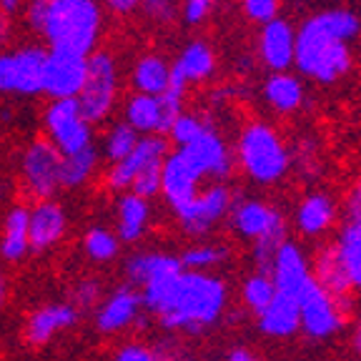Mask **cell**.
<instances>
[{"label": "cell", "mask_w": 361, "mask_h": 361, "mask_svg": "<svg viewBox=\"0 0 361 361\" xmlns=\"http://www.w3.org/2000/svg\"><path fill=\"white\" fill-rule=\"evenodd\" d=\"M8 301H11V281H8V274L0 269V311L6 309Z\"/></svg>", "instance_id": "48"}, {"label": "cell", "mask_w": 361, "mask_h": 361, "mask_svg": "<svg viewBox=\"0 0 361 361\" xmlns=\"http://www.w3.org/2000/svg\"><path fill=\"white\" fill-rule=\"evenodd\" d=\"M354 311L356 301H338L314 283L299 299L301 331L311 341H326V338L336 336L346 326V322L354 316Z\"/></svg>", "instance_id": "9"}, {"label": "cell", "mask_w": 361, "mask_h": 361, "mask_svg": "<svg viewBox=\"0 0 361 361\" xmlns=\"http://www.w3.org/2000/svg\"><path fill=\"white\" fill-rule=\"evenodd\" d=\"M171 71L178 73L188 85L206 83L216 71V53L206 40H191L180 48L178 58L171 63Z\"/></svg>", "instance_id": "29"}, {"label": "cell", "mask_w": 361, "mask_h": 361, "mask_svg": "<svg viewBox=\"0 0 361 361\" xmlns=\"http://www.w3.org/2000/svg\"><path fill=\"white\" fill-rule=\"evenodd\" d=\"M169 153H171V143L166 135H141L135 148L123 161L108 166L106 176H103V183L116 196L130 191V183L135 180V176L143 173L148 166L164 164Z\"/></svg>", "instance_id": "13"}, {"label": "cell", "mask_w": 361, "mask_h": 361, "mask_svg": "<svg viewBox=\"0 0 361 361\" xmlns=\"http://www.w3.org/2000/svg\"><path fill=\"white\" fill-rule=\"evenodd\" d=\"M113 219H116V236L121 243H138L146 238L148 228H151L153 209L151 201L135 196V193L126 191L116 196V209H113Z\"/></svg>", "instance_id": "23"}, {"label": "cell", "mask_w": 361, "mask_h": 361, "mask_svg": "<svg viewBox=\"0 0 361 361\" xmlns=\"http://www.w3.org/2000/svg\"><path fill=\"white\" fill-rule=\"evenodd\" d=\"M201 173L193 169L191 161L173 148L161 166V198L169 203L171 211H178L201 191Z\"/></svg>", "instance_id": "18"}, {"label": "cell", "mask_w": 361, "mask_h": 361, "mask_svg": "<svg viewBox=\"0 0 361 361\" xmlns=\"http://www.w3.org/2000/svg\"><path fill=\"white\" fill-rule=\"evenodd\" d=\"M101 33L103 8L98 0H51L38 35L48 53L88 61L98 51Z\"/></svg>", "instance_id": "3"}, {"label": "cell", "mask_w": 361, "mask_h": 361, "mask_svg": "<svg viewBox=\"0 0 361 361\" xmlns=\"http://www.w3.org/2000/svg\"><path fill=\"white\" fill-rule=\"evenodd\" d=\"M85 80V61L48 53L43 66L40 93L48 101H75Z\"/></svg>", "instance_id": "20"}, {"label": "cell", "mask_w": 361, "mask_h": 361, "mask_svg": "<svg viewBox=\"0 0 361 361\" xmlns=\"http://www.w3.org/2000/svg\"><path fill=\"white\" fill-rule=\"evenodd\" d=\"M138 138H141V135L135 133L128 123L116 121V123H111V128L106 130V135H103V148H101L103 158H106L108 164H118V161H123V158L133 151Z\"/></svg>", "instance_id": "35"}, {"label": "cell", "mask_w": 361, "mask_h": 361, "mask_svg": "<svg viewBox=\"0 0 361 361\" xmlns=\"http://www.w3.org/2000/svg\"><path fill=\"white\" fill-rule=\"evenodd\" d=\"M43 45H18L11 51H0V96H40L45 66Z\"/></svg>", "instance_id": "8"}, {"label": "cell", "mask_w": 361, "mask_h": 361, "mask_svg": "<svg viewBox=\"0 0 361 361\" xmlns=\"http://www.w3.org/2000/svg\"><path fill=\"white\" fill-rule=\"evenodd\" d=\"M361 18L351 8H326L309 16L296 28L293 68L301 80L334 85L354 71V40Z\"/></svg>", "instance_id": "2"}, {"label": "cell", "mask_w": 361, "mask_h": 361, "mask_svg": "<svg viewBox=\"0 0 361 361\" xmlns=\"http://www.w3.org/2000/svg\"><path fill=\"white\" fill-rule=\"evenodd\" d=\"M80 322V311L71 301H48L40 304L25 316L23 324V341L30 349H45L56 341V336L75 329Z\"/></svg>", "instance_id": "14"}, {"label": "cell", "mask_w": 361, "mask_h": 361, "mask_svg": "<svg viewBox=\"0 0 361 361\" xmlns=\"http://www.w3.org/2000/svg\"><path fill=\"white\" fill-rule=\"evenodd\" d=\"M264 101L271 111H276L279 116H291L296 113L306 101V85L296 73L286 71V73H269V78L261 85Z\"/></svg>", "instance_id": "27"}, {"label": "cell", "mask_w": 361, "mask_h": 361, "mask_svg": "<svg viewBox=\"0 0 361 361\" xmlns=\"http://www.w3.org/2000/svg\"><path fill=\"white\" fill-rule=\"evenodd\" d=\"M63 153L48 138H35L23 148L20 180L33 201H51L61 191Z\"/></svg>", "instance_id": "7"}, {"label": "cell", "mask_w": 361, "mask_h": 361, "mask_svg": "<svg viewBox=\"0 0 361 361\" xmlns=\"http://www.w3.org/2000/svg\"><path fill=\"white\" fill-rule=\"evenodd\" d=\"M178 271H183V266H180L178 256L169 254V251H135L123 264L126 283L135 288H143L156 279L173 276Z\"/></svg>", "instance_id": "25"}, {"label": "cell", "mask_w": 361, "mask_h": 361, "mask_svg": "<svg viewBox=\"0 0 361 361\" xmlns=\"http://www.w3.org/2000/svg\"><path fill=\"white\" fill-rule=\"evenodd\" d=\"M233 201H236V196H233L228 183H209L186 206L173 211L176 224L186 236L206 238L228 219Z\"/></svg>", "instance_id": "6"}, {"label": "cell", "mask_w": 361, "mask_h": 361, "mask_svg": "<svg viewBox=\"0 0 361 361\" xmlns=\"http://www.w3.org/2000/svg\"><path fill=\"white\" fill-rule=\"evenodd\" d=\"M269 276L274 281L276 293L291 296L299 301L311 286H314V276H311V264L306 251L296 241H283L279 246L274 264L269 269Z\"/></svg>", "instance_id": "16"}, {"label": "cell", "mask_w": 361, "mask_h": 361, "mask_svg": "<svg viewBox=\"0 0 361 361\" xmlns=\"http://www.w3.org/2000/svg\"><path fill=\"white\" fill-rule=\"evenodd\" d=\"M151 346H153V351H156L158 361H196L191 346L180 336H176V334L161 338V341H156V344H151Z\"/></svg>", "instance_id": "39"}, {"label": "cell", "mask_w": 361, "mask_h": 361, "mask_svg": "<svg viewBox=\"0 0 361 361\" xmlns=\"http://www.w3.org/2000/svg\"><path fill=\"white\" fill-rule=\"evenodd\" d=\"M51 6V0H25V23L30 25V30L40 33V25H43V18H45V11Z\"/></svg>", "instance_id": "45"}, {"label": "cell", "mask_w": 361, "mask_h": 361, "mask_svg": "<svg viewBox=\"0 0 361 361\" xmlns=\"http://www.w3.org/2000/svg\"><path fill=\"white\" fill-rule=\"evenodd\" d=\"M241 11L256 25H266L279 18V0H241Z\"/></svg>", "instance_id": "41"}, {"label": "cell", "mask_w": 361, "mask_h": 361, "mask_svg": "<svg viewBox=\"0 0 361 361\" xmlns=\"http://www.w3.org/2000/svg\"><path fill=\"white\" fill-rule=\"evenodd\" d=\"M141 291L143 311L158 326L176 336H201L214 329L228 311V283L219 274L178 271L173 276L156 279Z\"/></svg>", "instance_id": "1"}, {"label": "cell", "mask_w": 361, "mask_h": 361, "mask_svg": "<svg viewBox=\"0 0 361 361\" xmlns=\"http://www.w3.org/2000/svg\"><path fill=\"white\" fill-rule=\"evenodd\" d=\"M356 351H359V361H361V338H356Z\"/></svg>", "instance_id": "52"}, {"label": "cell", "mask_w": 361, "mask_h": 361, "mask_svg": "<svg viewBox=\"0 0 361 361\" xmlns=\"http://www.w3.org/2000/svg\"><path fill=\"white\" fill-rule=\"evenodd\" d=\"M143 301L141 291L130 283H118L103 293L101 304L93 311V326L103 336H118L141 324Z\"/></svg>", "instance_id": "12"}, {"label": "cell", "mask_w": 361, "mask_h": 361, "mask_svg": "<svg viewBox=\"0 0 361 361\" xmlns=\"http://www.w3.org/2000/svg\"><path fill=\"white\" fill-rule=\"evenodd\" d=\"M30 254L28 238V206L18 203L3 219V231H0V259L6 264H20Z\"/></svg>", "instance_id": "28"}, {"label": "cell", "mask_w": 361, "mask_h": 361, "mask_svg": "<svg viewBox=\"0 0 361 361\" xmlns=\"http://www.w3.org/2000/svg\"><path fill=\"white\" fill-rule=\"evenodd\" d=\"M45 138L63 153H78L93 146V126L80 116L75 101H48L43 108Z\"/></svg>", "instance_id": "10"}, {"label": "cell", "mask_w": 361, "mask_h": 361, "mask_svg": "<svg viewBox=\"0 0 361 361\" xmlns=\"http://www.w3.org/2000/svg\"><path fill=\"white\" fill-rule=\"evenodd\" d=\"M101 8L111 11L113 16H130L141 8V0H98Z\"/></svg>", "instance_id": "46"}, {"label": "cell", "mask_w": 361, "mask_h": 361, "mask_svg": "<svg viewBox=\"0 0 361 361\" xmlns=\"http://www.w3.org/2000/svg\"><path fill=\"white\" fill-rule=\"evenodd\" d=\"M336 254L344 266V274L351 283V291L361 293V224L344 221V226L336 231L334 238Z\"/></svg>", "instance_id": "31"}, {"label": "cell", "mask_w": 361, "mask_h": 361, "mask_svg": "<svg viewBox=\"0 0 361 361\" xmlns=\"http://www.w3.org/2000/svg\"><path fill=\"white\" fill-rule=\"evenodd\" d=\"M206 128H211V123L203 118L201 113L183 111V113H178V116H176V121L171 123L166 138H169L171 146L186 148V146H191L193 141H198V138H201V133Z\"/></svg>", "instance_id": "37"}, {"label": "cell", "mask_w": 361, "mask_h": 361, "mask_svg": "<svg viewBox=\"0 0 361 361\" xmlns=\"http://www.w3.org/2000/svg\"><path fill=\"white\" fill-rule=\"evenodd\" d=\"M356 338H361V311H359V316H356Z\"/></svg>", "instance_id": "51"}, {"label": "cell", "mask_w": 361, "mask_h": 361, "mask_svg": "<svg viewBox=\"0 0 361 361\" xmlns=\"http://www.w3.org/2000/svg\"><path fill=\"white\" fill-rule=\"evenodd\" d=\"M344 211H346V221H356L361 224V176L349 186L344 196Z\"/></svg>", "instance_id": "44"}, {"label": "cell", "mask_w": 361, "mask_h": 361, "mask_svg": "<svg viewBox=\"0 0 361 361\" xmlns=\"http://www.w3.org/2000/svg\"><path fill=\"white\" fill-rule=\"evenodd\" d=\"M224 361H264V359L254 349H248V346H236V349H231L224 356Z\"/></svg>", "instance_id": "47"}, {"label": "cell", "mask_w": 361, "mask_h": 361, "mask_svg": "<svg viewBox=\"0 0 361 361\" xmlns=\"http://www.w3.org/2000/svg\"><path fill=\"white\" fill-rule=\"evenodd\" d=\"M68 236V211L56 198L33 201L28 206V238L30 254H48L61 246Z\"/></svg>", "instance_id": "17"}, {"label": "cell", "mask_w": 361, "mask_h": 361, "mask_svg": "<svg viewBox=\"0 0 361 361\" xmlns=\"http://www.w3.org/2000/svg\"><path fill=\"white\" fill-rule=\"evenodd\" d=\"M138 11H143V16L156 25H169L178 18L180 8L178 0H141Z\"/></svg>", "instance_id": "40"}, {"label": "cell", "mask_w": 361, "mask_h": 361, "mask_svg": "<svg viewBox=\"0 0 361 361\" xmlns=\"http://www.w3.org/2000/svg\"><path fill=\"white\" fill-rule=\"evenodd\" d=\"M256 51H259V61L269 68L271 73H286L293 68L296 28L286 18H274L271 23L259 28Z\"/></svg>", "instance_id": "19"}, {"label": "cell", "mask_w": 361, "mask_h": 361, "mask_svg": "<svg viewBox=\"0 0 361 361\" xmlns=\"http://www.w3.org/2000/svg\"><path fill=\"white\" fill-rule=\"evenodd\" d=\"M171 83V63L161 53H143L130 68L133 93L143 96H164Z\"/></svg>", "instance_id": "30"}, {"label": "cell", "mask_w": 361, "mask_h": 361, "mask_svg": "<svg viewBox=\"0 0 361 361\" xmlns=\"http://www.w3.org/2000/svg\"><path fill=\"white\" fill-rule=\"evenodd\" d=\"M83 254L88 256L90 264H111V261L118 259L121 254V241L116 236L113 228H106V226H93L83 233Z\"/></svg>", "instance_id": "34"}, {"label": "cell", "mask_w": 361, "mask_h": 361, "mask_svg": "<svg viewBox=\"0 0 361 361\" xmlns=\"http://www.w3.org/2000/svg\"><path fill=\"white\" fill-rule=\"evenodd\" d=\"M256 326L269 338H291L301 331L299 301L276 293L261 314H256Z\"/></svg>", "instance_id": "26"}, {"label": "cell", "mask_w": 361, "mask_h": 361, "mask_svg": "<svg viewBox=\"0 0 361 361\" xmlns=\"http://www.w3.org/2000/svg\"><path fill=\"white\" fill-rule=\"evenodd\" d=\"M233 164L256 186H276L291 171V151L271 123L248 121L238 130Z\"/></svg>", "instance_id": "4"}, {"label": "cell", "mask_w": 361, "mask_h": 361, "mask_svg": "<svg viewBox=\"0 0 361 361\" xmlns=\"http://www.w3.org/2000/svg\"><path fill=\"white\" fill-rule=\"evenodd\" d=\"M338 219V206L331 193L326 191H311L301 196L293 211V226L296 231L306 238H322L334 228Z\"/></svg>", "instance_id": "21"}, {"label": "cell", "mask_w": 361, "mask_h": 361, "mask_svg": "<svg viewBox=\"0 0 361 361\" xmlns=\"http://www.w3.org/2000/svg\"><path fill=\"white\" fill-rule=\"evenodd\" d=\"M233 231L246 241H261V238H288L286 219L274 203L264 198L243 196L236 198L228 214Z\"/></svg>", "instance_id": "11"}, {"label": "cell", "mask_w": 361, "mask_h": 361, "mask_svg": "<svg viewBox=\"0 0 361 361\" xmlns=\"http://www.w3.org/2000/svg\"><path fill=\"white\" fill-rule=\"evenodd\" d=\"M309 264L316 286L324 288L329 296H334L338 301H356V293L351 291V283L344 274V266H341V259H338L334 241L322 243V246L316 248L314 256L309 259Z\"/></svg>", "instance_id": "22"}, {"label": "cell", "mask_w": 361, "mask_h": 361, "mask_svg": "<svg viewBox=\"0 0 361 361\" xmlns=\"http://www.w3.org/2000/svg\"><path fill=\"white\" fill-rule=\"evenodd\" d=\"M111 361H158L156 351L146 341H123L116 346L111 354Z\"/></svg>", "instance_id": "42"}, {"label": "cell", "mask_w": 361, "mask_h": 361, "mask_svg": "<svg viewBox=\"0 0 361 361\" xmlns=\"http://www.w3.org/2000/svg\"><path fill=\"white\" fill-rule=\"evenodd\" d=\"M118 63L111 51L98 48L93 56L85 61V80L80 88L78 111L90 126L106 123L118 106Z\"/></svg>", "instance_id": "5"}, {"label": "cell", "mask_w": 361, "mask_h": 361, "mask_svg": "<svg viewBox=\"0 0 361 361\" xmlns=\"http://www.w3.org/2000/svg\"><path fill=\"white\" fill-rule=\"evenodd\" d=\"M178 8H180V18H183L186 25H201L214 13L216 0H183Z\"/></svg>", "instance_id": "43"}, {"label": "cell", "mask_w": 361, "mask_h": 361, "mask_svg": "<svg viewBox=\"0 0 361 361\" xmlns=\"http://www.w3.org/2000/svg\"><path fill=\"white\" fill-rule=\"evenodd\" d=\"M274 296H276V288H274V281H271L269 274H259V271H254L248 279H243L241 304L246 306L254 316L261 314V311L271 304Z\"/></svg>", "instance_id": "36"}, {"label": "cell", "mask_w": 361, "mask_h": 361, "mask_svg": "<svg viewBox=\"0 0 361 361\" xmlns=\"http://www.w3.org/2000/svg\"><path fill=\"white\" fill-rule=\"evenodd\" d=\"M23 6H25V0H0V13H6V16L11 18L13 13H18Z\"/></svg>", "instance_id": "49"}, {"label": "cell", "mask_w": 361, "mask_h": 361, "mask_svg": "<svg viewBox=\"0 0 361 361\" xmlns=\"http://www.w3.org/2000/svg\"><path fill=\"white\" fill-rule=\"evenodd\" d=\"M178 151L191 161L193 169L201 173V178H209L211 183H226L236 171L231 146L226 143V138L214 126L203 130L198 141H193L186 148H178Z\"/></svg>", "instance_id": "15"}, {"label": "cell", "mask_w": 361, "mask_h": 361, "mask_svg": "<svg viewBox=\"0 0 361 361\" xmlns=\"http://www.w3.org/2000/svg\"><path fill=\"white\" fill-rule=\"evenodd\" d=\"M11 38V18L6 13H0V45Z\"/></svg>", "instance_id": "50"}, {"label": "cell", "mask_w": 361, "mask_h": 361, "mask_svg": "<svg viewBox=\"0 0 361 361\" xmlns=\"http://www.w3.org/2000/svg\"><path fill=\"white\" fill-rule=\"evenodd\" d=\"M123 123H128L138 135H166L171 118L166 116L161 96H143L130 93L123 103Z\"/></svg>", "instance_id": "24"}, {"label": "cell", "mask_w": 361, "mask_h": 361, "mask_svg": "<svg viewBox=\"0 0 361 361\" xmlns=\"http://www.w3.org/2000/svg\"><path fill=\"white\" fill-rule=\"evenodd\" d=\"M103 293H106L103 291V283L98 281L96 276H83L73 283L71 299L68 301L83 314V311H96V306L101 304V299H103Z\"/></svg>", "instance_id": "38"}, {"label": "cell", "mask_w": 361, "mask_h": 361, "mask_svg": "<svg viewBox=\"0 0 361 361\" xmlns=\"http://www.w3.org/2000/svg\"><path fill=\"white\" fill-rule=\"evenodd\" d=\"M98 166H101V151L96 146L83 148V151L71 153V156H63L61 188H66V191L83 188L98 173Z\"/></svg>", "instance_id": "32"}, {"label": "cell", "mask_w": 361, "mask_h": 361, "mask_svg": "<svg viewBox=\"0 0 361 361\" xmlns=\"http://www.w3.org/2000/svg\"><path fill=\"white\" fill-rule=\"evenodd\" d=\"M231 251L228 246L211 241H198L191 243L188 248H183V254H178V261L183 266V271H198V274H214V269L224 266L228 261Z\"/></svg>", "instance_id": "33"}]
</instances>
